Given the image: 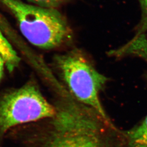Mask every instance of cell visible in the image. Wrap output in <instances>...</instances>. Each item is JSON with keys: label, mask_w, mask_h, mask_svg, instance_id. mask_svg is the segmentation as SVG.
<instances>
[{"label": "cell", "mask_w": 147, "mask_h": 147, "mask_svg": "<svg viewBox=\"0 0 147 147\" xmlns=\"http://www.w3.org/2000/svg\"><path fill=\"white\" fill-rule=\"evenodd\" d=\"M53 104L56 114L42 121L32 147H126L124 132L68 92Z\"/></svg>", "instance_id": "6da1fadb"}, {"label": "cell", "mask_w": 147, "mask_h": 147, "mask_svg": "<svg viewBox=\"0 0 147 147\" xmlns=\"http://www.w3.org/2000/svg\"><path fill=\"white\" fill-rule=\"evenodd\" d=\"M0 53L5 61L7 69L11 72L19 65L20 58L0 29Z\"/></svg>", "instance_id": "8992f818"}, {"label": "cell", "mask_w": 147, "mask_h": 147, "mask_svg": "<svg viewBox=\"0 0 147 147\" xmlns=\"http://www.w3.org/2000/svg\"><path fill=\"white\" fill-rule=\"evenodd\" d=\"M140 56L147 63V47L142 50ZM124 135L126 147H147V116L140 124L124 132Z\"/></svg>", "instance_id": "5b68a950"}, {"label": "cell", "mask_w": 147, "mask_h": 147, "mask_svg": "<svg viewBox=\"0 0 147 147\" xmlns=\"http://www.w3.org/2000/svg\"><path fill=\"white\" fill-rule=\"evenodd\" d=\"M35 5L40 7L56 9L58 7L63 5L70 0H28Z\"/></svg>", "instance_id": "ba28073f"}, {"label": "cell", "mask_w": 147, "mask_h": 147, "mask_svg": "<svg viewBox=\"0 0 147 147\" xmlns=\"http://www.w3.org/2000/svg\"><path fill=\"white\" fill-rule=\"evenodd\" d=\"M15 17L22 34L36 47L50 50L68 44L73 37L68 22L59 11L20 0H0Z\"/></svg>", "instance_id": "7a4b0ae2"}, {"label": "cell", "mask_w": 147, "mask_h": 147, "mask_svg": "<svg viewBox=\"0 0 147 147\" xmlns=\"http://www.w3.org/2000/svg\"><path fill=\"white\" fill-rule=\"evenodd\" d=\"M53 64L69 93L80 102L111 121L102 105L100 93L107 78L78 50H73L55 56Z\"/></svg>", "instance_id": "3957f363"}, {"label": "cell", "mask_w": 147, "mask_h": 147, "mask_svg": "<svg viewBox=\"0 0 147 147\" xmlns=\"http://www.w3.org/2000/svg\"><path fill=\"white\" fill-rule=\"evenodd\" d=\"M141 9V19L137 27L136 36L144 34L147 31V0H139Z\"/></svg>", "instance_id": "52a82bcc"}, {"label": "cell", "mask_w": 147, "mask_h": 147, "mask_svg": "<svg viewBox=\"0 0 147 147\" xmlns=\"http://www.w3.org/2000/svg\"><path fill=\"white\" fill-rule=\"evenodd\" d=\"M56 109L34 82L8 92L0 99V134L22 124L52 118Z\"/></svg>", "instance_id": "277c9868"}, {"label": "cell", "mask_w": 147, "mask_h": 147, "mask_svg": "<svg viewBox=\"0 0 147 147\" xmlns=\"http://www.w3.org/2000/svg\"><path fill=\"white\" fill-rule=\"evenodd\" d=\"M5 67H6L5 60L0 53V81L3 78Z\"/></svg>", "instance_id": "9c48e42d"}]
</instances>
